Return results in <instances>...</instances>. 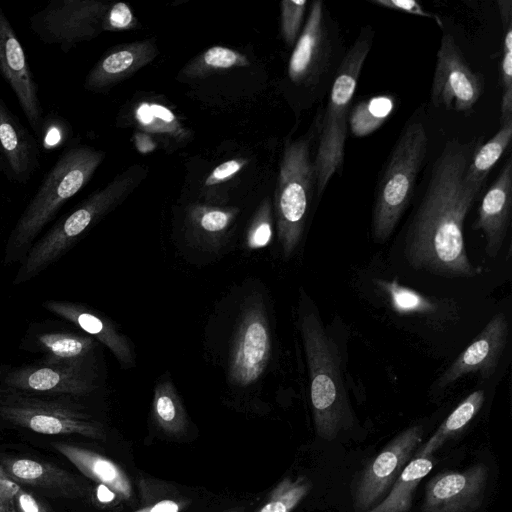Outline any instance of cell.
<instances>
[{"label":"cell","mask_w":512,"mask_h":512,"mask_svg":"<svg viewBox=\"0 0 512 512\" xmlns=\"http://www.w3.org/2000/svg\"><path fill=\"white\" fill-rule=\"evenodd\" d=\"M111 5L99 0H52L29 17V28L43 44L68 53L106 31Z\"/></svg>","instance_id":"ba28073f"},{"label":"cell","mask_w":512,"mask_h":512,"mask_svg":"<svg viewBox=\"0 0 512 512\" xmlns=\"http://www.w3.org/2000/svg\"><path fill=\"white\" fill-rule=\"evenodd\" d=\"M145 177L133 166L94 191L35 242L22 260L13 284L25 283L62 257L86 232L121 204Z\"/></svg>","instance_id":"277c9868"},{"label":"cell","mask_w":512,"mask_h":512,"mask_svg":"<svg viewBox=\"0 0 512 512\" xmlns=\"http://www.w3.org/2000/svg\"><path fill=\"white\" fill-rule=\"evenodd\" d=\"M4 382L25 392L77 396L88 394L95 388L93 370L44 362L17 368L5 376Z\"/></svg>","instance_id":"e0dca14e"},{"label":"cell","mask_w":512,"mask_h":512,"mask_svg":"<svg viewBox=\"0 0 512 512\" xmlns=\"http://www.w3.org/2000/svg\"><path fill=\"white\" fill-rule=\"evenodd\" d=\"M0 417L40 434H77L95 440L105 439L102 425L81 410L67 403L25 393L0 395Z\"/></svg>","instance_id":"9c48e42d"},{"label":"cell","mask_w":512,"mask_h":512,"mask_svg":"<svg viewBox=\"0 0 512 512\" xmlns=\"http://www.w3.org/2000/svg\"><path fill=\"white\" fill-rule=\"evenodd\" d=\"M152 412L157 425L167 434L178 436L187 427V414L170 380H161L155 386Z\"/></svg>","instance_id":"f1b7e54d"},{"label":"cell","mask_w":512,"mask_h":512,"mask_svg":"<svg viewBox=\"0 0 512 512\" xmlns=\"http://www.w3.org/2000/svg\"><path fill=\"white\" fill-rule=\"evenodd\" d=\"M70 134L71 128L65 119L57 114H49L44 117L38 142L46 150H53L63 145Z\"/></svg>","instance_id":"74e56055"},{"label":"cell","mask_w":512,"mask_h":512,"mask_svg":"<svg viewBox=\"0 0 512 512\" xmlns=\"http://www.w3.org/2000/svg\"><path fill=\"white\" fill-rule=\"evenodd\" d=\"M376 286L386 296L391 308L402 315H416L427 320H438L439 316L454 312L448 301L432 299L392 280L376 279Z\"/></svg>","instance_id":"d4e9b609"},{"label":"cell","mask_w":512,"mask_h":512,"mask_svg":"<svg viewBox=\"0 0 512 512\" xmlns=\"http://www.w3.org/2000/svg\"><path fill=\"white\" fill-rule=\"evenodd\" d=\"M434 465L432 456L411 459L385 498L365 512H409L418 485Z\"/></svg>","instance_id":"484cf974"},{"label":"cell","mask_w":512,"mask_h":512,"mask_svg":"<svg viewBox=\"0 0 512 512\" xmlns=\"http://www.w3.org/2000/svg\"><path fill=\"white\" fill-rule=\"evenodd\" d=\"M272 238V217L269 200L264 201L250 225L246 243L250 249H259L269 244Z\"/></svg>","instance_id":"8d00e7d4"},{"label":"cell","mask_w":512,"mask_h":512,"mask_svg":"<svg viewBox=\"0 0 512 512\" xmlns=\"http://www.w3.org/2000/svg\"><path fill=\"white\" fill-rule=\"evenodd\" d=\"M0 156L6 178L25 185L40 165V145L37 138L21 123L0 95Z\"/></svg>","instance_id":"ac0fdd59"},{"label":"cell","mask_w":512,"mask_h":512,"mask_svg":"<svg viewBox=\"0 0 512 512\" xmlns=\"http://www.w3.org/2000/svg\"><path fill=\"white\" fill-rule=\"evenodd\" d=\"M485 399L483 390L469 394L441 423L434 434L415 452V457L432 456L444 443L461 433L481 409Z\"/></svg>","instance_id":"4316f807"},{"label":"cell","mask_w":512,"mask_h":512,"mask_svg":"<svg viewBox=\"0 0 512 512\" xmlns=\"http://www.w3.org/2000/svg\"><path fill=\"white\" fill-rule=\"evenodd\" d=\"M180 509V502L171 499H164L134 512H179Z\"/></svg>","instance_id":"ee69618b"},{"label":"cell","mask_w":512,"mask_h":512,"mask_svg":"<svg viewBox=\"0 0 512 512\" xmlns=\"http://www.w3.org/2000/svg\"><path fill=\"white\" fill-rule=\"evenodd\" d=\"M0 172L6 177L7 171H6V168H5V165L3 163L1 156H0Z\"/></svg>","instance_id":"c3c4849f"},{"label":"cell","mask_w":512,"mask_h":512,"mask_svg":"<svg viewBox=\"0 0 512 512\" xmlns=\"http://www.w3.org/2000/svg\"><path fill=\"white\" fill-rule=\"evenodd\" d=\"M503 26V54L501 59L502 98L500 124L512 120V1H497Z\"/></svg>","instance_id":"1f68e13d"},{"label":"cell","mask_w":512,"mask_h":512,"mask_svg":"<svg viewBox=\"0 0 512 512\" xmlns=\"http://www.w3.org/2000/svg\"><path fill=\"white\" fill-rule=\"evenodd\" d=\"M272 341L263 299L251 295L241 305L231 343L228 380L235 386L254 384L266 370Z\"/></svg>","instance_id":"30bf717a"},{"label":"cell","mask_w":512,"mask_h":512,"mask_svg":"<svg viewBox=\"0 0 512 512\" xmlns=\"http://www.w3.org/2000/svg\"><path fill=\"white\" fill-rule=\"evenodd\" d=\"M221 512H245V507L243 506H234L228 509H225Z\"/></svg>","instance_id":"7dc6e473"},{"label":"cell","mask_w":512,"mask_h":512,"mask_svg":"<svg viewBox=\"0 0 512 512\" xmlns=\"http://www.w3.org/2000/svg\"><path fill=\"white\" fill-rule=\"evenodd\" d=\"M512 139V120L501 125L497 133L473 153L466 169V179L485 186L486 178L500 160Z\"/></svg>","instance_id":"4dcf8cb0"},{"label":"cell","mask_w":512,"mask_h":512,"mask_svg":"<svg viewBox=\"0 0 512 512\" xmlns=\"http://www.w3.org/2000/svg\"><path fill=\"white\" fill-rule=\"evenodd\" d=\"M423 433L422 425L406 428L364 467L354 491L356 512H365L383 500L420 446Z\"/></svg>","instance_id":"7c38bea8"},{"label":"cell","mask_w":512,"mask_h":512,"mask_svg":"<svg viewBox=\"0 0 512 512\" xmlns=\"http://www.w3.org/2000/svg\"><path fill=\"white\" fill-rule=\"evenodd\" d=\"M19 484L7 478L0 469V512H16L14 494Z\"/></svg>","instance_id":"7bdbcfd3"},{"label":"cell","mask_w":512,"mask_h":512,"mask_svg":"<svg viewBox=\"0 0 512 512\" xmlns=\"http://www.w3.org/2000/svg\"><path fill=\"white\" fill-rule=\"evenodd\" d=\"M482 138L448 140L436 158L424 195L409 225L405 254L418 270L468 278L475 269L467 256L464 222L483 185L466 179V169Z\"/></svg>","instance_id":"6da1fadb"},{"label":"cell","mask_w":512,"mask_h":512,"mask_svg":"<svg viewBox=\"0 0 512 512\" xmlns=\"http://www.w3.org/2000/svg\"><path fill=\"white\" fill-rule=\"evenodd\" d=\"M146 143H152L150 138L147 137L146 135H137L136 137V145L139 149V151L141 150V148L143 147V145L145 146L144 147V152H148L150 151L151 149L147 146Z\"/></svg>","instance_id":"bcb514c9"},{"label":"cell","mask_w":512,"mask_h":512,"mask_svg":"<svg viewBox=\"0 0 512 512\" xmlns=\"http://www.w3.org/2000/svg\"><path fill=\"white\" fill-rule=\"evenodd\" d=\"M281 34L288 46H293L303 23L307 1L284 0L281 2Z\"/></svg>","instance_id":"d590c367"},{"label":"cell","mask_w":512,"mask_h":512,"mask_svg":"<svg viewBox=\"0 0 512 512\" xmlns=\"http://www.w3.org/2000/svg\"><path fill=\"white\" fill-rule=\"evenodd\" d=\"M245 163L243 159H232L218 165L207 177L205 185L211 186L227 180L239 172Z\"/></svg>","instance_id":"60d3db41"},{"label":"cell","mask_w":512,"mask_h":512,"mask_svg":"<svg viewBox=\"0 0 512 512\" xmlns=\"http://www.w3.org/2000/svg\"><path fill=\"white\" fill-rule=\"evenodd\" d=\"M312 488L306 476L285 478L277 484L269 499L257 512H292Z\"/></svg>","instance_id":"836d02e7"},{"label":"cell","mask_w":512,"mask_h":512,"mask_svg":"<svg viewBox=\"0 0 512 512\" xmlns=\"http://www.w3.org/2000/svg\"><path fill=\"white\" fill-rule=\"evenodd\" d=\"M136 25L137 20L126 3L117 2L111 5L106 20V31L128 30Z\"/></svg>","instance_id":"f35d334b"},{"label":"cell","mask_w":512,"mask_h":512,"mask_svg":"<svg viewBox=\"0 0 512 512\" xmlns=\"http://www.w3.org/2000/svg\"><path fill=\"white\" fill-rule=\"evenodd\" d=\"M104 159V151L85 144L71 146L58 157L8 236L5 264L25 257L38 234L88 184Z\"/></svg>","instance_id":"7a4b0ae2"},{"label":"cell","mask_w":512,"mask_h":512,"mask_svg":"<svg viewBox=\"0 0 512 512\" xmlns=\"http://www.w3.org/2000/svg\"><path fill=\"white\" fill-rule=\"evenodd\" d=\"M0 75L14 93L26 121L38 140L45 117L39 87L24 47L1 5Z\"/></svg>","instance_id":"4fadbf2b"},{"label":"cell","mask_w":512,"mask_h":512,"mask_svg":"<svg viewBox=\"0 0 512 512\" xmlns=\"http://www.w3.org/2000/svg\"><path fill=\"white\" fill-rule=\"evenodd\" d=\"M44 363L92 369L97 343L91 336L72 333H44L38 336Z\"/></svg>","instance_id":"cb8c5ba5"},{"label":"cell","mask_w":512,"mask_h":512,"mask_svg":"<svg viewBox=\"0 0 512 512\" xmlns=\"http://www.w3.org/2000/svg\"><path fill=\"white\" fill-rule=\"evenodd\" d=\"M135 118L141 129L151 133L175 138H180L185 133L174 113L157 103H141L136 108Z\"/></svg>","instance_id":"e575fe53"},{"label":"cell","mask_w":512,"mask_h":512,"mask_svg":"<svg viewBox=\"0 0 512 512\" xmlns=\"http://www.w3.org/2000/svg\"><path fill=\"white\" fill-rule=\"evenodd\" d=\"M314 132L293 141L284 148L275 191V215L278 239L284 258H290L304 232L307 212L316 187L311 140Z\"/></svg>","instance_id":"52a82bcc"},{"label":"cell","mask_w":512,"mask_h":512,"mask_svg":"<svg viewBox=\"0 0 512 512\" xmlns=\"http://www.w3.org/2000/svg\"><path fill=\"white\" fill-rule=\"evenodd\" d=\"M324 3L314 1L288 63V76L298 86L312 88L329 69L332 43Z\"/></svg>","instance_id":"5bb4252c"},{"label":"cell","mask_w":512,"mask_h":512,"mask_svg":"<svg viewBox=\"0 0 512 512\" xmlns=\"http://www.w3.org/2000/svg\"><path fill=\"white\" fill-rule=\"evenodd\" d=\"M488 471L484 463H476L436 474L426 484L421 512H475L485 497Z\"/></svg>","instance_id":"9a60e30c"},{"label":"cell","mask_w":512,"mask_h":512,"mask_svg":"<svg viewBox=\"0 0 512 512\" xmlns=\"http://www.w3.org/2000/svg\"><path fill=\"white\" fill-rule=\"evenodd\" d=\"M44 307L104 344L123 367L134 365L135 356L129 340L107 318L84 305L68 301L48 300Z\"/></svg>","instance_id":"7402d4cb"},{"label":"cell","mask_w":512,"mask_h":512,"mask_svg":"<svg viewBox=\"0 0 512 512\" xmlns=\"http://www.w3.org/2000/svg\"><path fill=\"white\" fill-rule=\"evenodd\" d=\"M508 333L505 314L494 315L473 342L439 377L436 389L443 390L470 373L479 372L483 378H490L505 349Z\"/></svg>","instance_id":"2e32d148"},{"label":"cell","mask_w":512,"mask_h":512,"mask_svg":"<svg viewBox=\"0 0 512 512\" xmlns=\"http://www.w3.org/2000/svg\"><path fill=\"white\" fill-rule=\"evenodd\" d=\"M249 65L247 57L238 51L213 46L187 64L182 74L188 78H201L221 70Z\"/></svg>","instance_id":"d6a6232c"},{"label":"cell","mask_w":512,"mask_h":512,"mask_svg":"<svg viewBox=\"0 0 512 512\" xmlns=\"http://www.w3.org/2000/svg\"><path fill=\"white\" fill-rule=\"evenodd\" d=\"M53 447L83 475L106 486L123 499L133 495L132 485L125 471L107 457L87 448L56 442Z\"/></svg>","instance_id":"603a6c76"},{"label":"cell","mask_w":512,"mask_h":512,"mask_svg":"<svg viewBox=\"0 0 512 512\" xmlns=\"http://www.w3.org/2000/svg\"><path fill=\"white\" fill-rule=\"evenodd\" d=\"M427 149L428 135L423 123H407L377 183L372 213V234L375 241H386L406 210Z\"/></svg>","instance_id":"8992f818"},{"label":"cell","mask_w":512,"mask_h":512,"mask_svg":"<svg viewBox=\"0 0 512 512\" xmlns=\"http://www.w3.org/2000/svg\"><path fill=\"white\" fill-rule=\"evenodd\" d=\"M16 512H48L45 506L31 493L18 486L14 494Z\"/></svg>","instance_id":"b9f144b4"},{"label":"cell","mask_w":512,"mask_h":512,"mask_svg":"<svg viewBox=\"0 0 512 512\" xmlns=\"http://www.w3.org/2000/svg\"><path fill=\"white\" fill-rule=\"evenodd\" d=\"M370 2L387 9L433 19L441 28L443 27V22L440 17L429 13L414 0H370Z\"/></svg>","instance_id":"ab89813d"},{"label":"cell","mask_w":512,"mask_h":512,"mask_svg":"<svg viewBox=\"0 0 512 512\" xmlns=\"http://www.w3.org/2000/svg\"><path fill=\"white\" fill-rule=\"evenodd\" d=\"M237 214L234 208L195 206L189 213V226L194 238L210 248L218 247Z\"/></svg>","instance_id":"83f0119b"},{"label":"cell","mask_w":512,"mask_h":512,"mask_svg":"<svg viewBox=\"0 0 512 512\" xmlns=\"http://www.w3.org/2000/svg\"><path fill=\"white\" fill-rule=\"evenodd\" d=\"M158 54L152 40L136 41L110 48L88 71L84 89L104 93L149 64Z\"/></svg>","instance_id":"d6986e66"},{"label":"cell","mask_w":512,"mask_h":512,"mask_svg":"<svg viewBox=\"0 0 512 512\" xmlns=\"http://www.w3.org/2000/svg\"><path fill=\"white\" fill-rule=\"evenodd\" d=\"M395 99L379 95L363 100L351 107L348 127L355 137H365L379 129L392 115Z\"/></svg>","instance_id":"f546056e"},{"label":"cell","mask_w":512,"mask_h":512,"mask_svg":"<svg viewBox=\"0 0 512 512\" xmlns=\"http://www.w3.org/2000/svg\"><path fill=\"white\" fill-rule=\"evenodd\" d=\"M114 492L111 491L109 488H107L104 485L99 484L98 490H97V497L98 499L103 502H110L114 498Z\"/></svg>","instance_id":"f6af8a7d"},{"label":"cell","mask_w":512,"mask_h":512,"mask_svg":"<svg viewBox=\"0 0 512 512\" xmlns=\"http://www.w3.org/2000/svg\"><path fill=\"white\" fill-rule=\"evenodd\" d=\"M373 38V29L370 26L363 27L336 69L327 107L318 128L319 143L314 158L318 197L323 194L334 174L342 173L348 116Z\"/></svg>","instance_id":"5b68a950"},{"label":"cell","mask_w":512,"mask_h":512,"mask_svg":"<svg viewBox=\"0 0 512 512\" xmlns=\"http://www.w3.org/2000/svg\"><path fill=\"white\" fill-rule=\"evenodd\" d=\"M299 326L310 379L315 428L322 439L331 441L352 424L339 354L314 310L304 309L301 305Z\"/></svg>","instance_id":"3957f363"},{"label":"cell","mask_w":512,"mask_h":512,"mask_svg":"<svg viewBox=\"0 0 512 512\" xmlns=\"http://www.w3.org/2000/svg\"><path fill=\"white\" fill-rule=\"evenodd\" d=\"M512 212V159L509 157L496 180L481 199L475 229L483 232L485 252L495 258L506 238Z\"/></svg>","instance_id":"ffe728a7"},{"label":"cell","mask_w":512,"mask_h":512,"mask_svg":"<svg viewBox=\"0 0 512 512\" xmlns=\"http://www.w3.org/2000/svg\"><path fill=\"white\" fill-rule=\"evenodd\" d=\"M483 92V76L470 68L453 36L443 34L431 85L433 106L467 112Z\"/></svg>","instance_id":"8fae6325"},{"label":"cell","mask_w":512,"mask_h":512,"mask_svg":"<svg viewBox=\"0 0 512 512\" xmlns=\"http://www.w3.org/2000/svg\"><path fill=\"white\" fill-rule=\"evenodd\" d=\"M0 469L17 484L41 488L56 496L82 498L89 494L86 484L49 462L0 455Z\"/></svg>","instance_id":"44dd1931"}]
</instances>
